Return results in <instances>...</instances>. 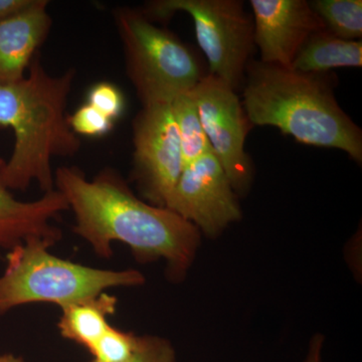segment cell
Segmentation results:
<instances>
[{
  "mask_svg": "<svg viewBox=\"0 0 362 362\" xmlns=\"http://www.w3.org/2000/svg\"><path fill=\"white\" fill-rule=\"evenodd\" d=\"M88 104L112 121L120 118L125 110L123 93L116 85L109 82L97 83L90 87L88 92Z\"/></svg>",
  "mask_w": 362,
  "mask_h": 362,
  "instance_id": "obj_19",
  "label": "cell"
},
{
  "mask_svg": "<svg viewBox=\"0 0 362 362\" xmlns=\"http://www.w3.org/2000/svg\"><path fill=\"white\" fill-rule=\"evenodd\" d=\"M33 1L35 0H0V21L23 13Z\"/></svg>",
  "mask_w": 362,
  "mask_h": 362,
  "instance_id": "obj_21",
  "label": "cell"
},
{
  "mask_svg": "<svg viewBox=\"0 0 362 362\" xmlns=\"http://www.w3.org/2000/svg\"><path fill=\"white\" fill-rule=\"evenodd\" d=\"M332 73L251 61L243 106L252 126H273L297 141L346 152L362 162V132L338 104Z\"/></svg>",
  "mask_w": 362,
  "mask_h": 362,
  "instance_id": "obj_3",
  "label": "cell"
},
{
  "mask_svg": "<svg viewBox=\"0 0 362 362\" xmlns=\"http://www.w3.org/2000/svg\"><path fill=\"white\" fill-rule=\"evenodd\" d=\"M133 180L152 206L165 207L183 168L170 104L143 106L133 121Z\"/></svg>",
  "mask_w": 362,
  "mask_h": 362,
  "instance_id": "obj_8",
  "label": "cell"
},
{
  "mask_svg": "<svg viewBox=\"0 0 362 362\" xmlns=\"http://www.w3.org/2000/svg\"><path fill=\"white\" fill-rule=\"evenodd\" d=\"M255 45L262 63L291 66L298 52L322 20L306 0H251Z\"/></svg>",
  "mask_w": 362,
  "mask_h": 362,
  "instance_id": "obj_10",
  "label": "cell"
},
{
  "mask_svg": "<svg viewBox=\"0 0 362 362\" xmlns=\"http://www.w3.org/2000/svg\"><path fill=\"white\" fill-rule=\"evenodd\" d=\"M75 75L74 69L49 75L35 56L23 80L0 86V126L14 134L13 153L0 160V180L9 190L25 192L33 181L44 194L56 189L52 158L80 150L66 113Z\"/></svg>",
  "mask_w": 362,
  "mask_h": 362,
  "instance_id": "obj_2",
  "label": "cell"
},
{
  "mask_svg": "<svg viewBox=\"0 0 362 362\" xmlns=\"http://www.w3.org/2000/svg\"><path fill=\"white\" fill-rule=\"evenodd\" d=\"M117 305V298L104 292L63 307L58 323L59 333L89 351L110 327L108 319L116 313Z\"/></svg>",
  "mask_w": 362,
  "mask_h": 362,
  "instance_id": "obj_13",
  "label": "cell"
},
{
  "mask_svg": "<svg viewBox=\"0 0 362 362\" xmlns=\"http://www.w3.org/2000/svg\"><path fill=\"white\" fill-rule=\"evenodd\" d=\"M54 188L75 214L74 233L100 258H111L112 244L119 242L143 263L163 259L173 278L192 265L201 243L199 228L168 207L136 197L114 169L89 180L81 169L62 166L54 173Z\"/></svg>",
  "mask_w": 362,
  "mask_h": 362,
  "instance_id": "obj_1",
  "label": "cell"
},
{
  "mask_svg": "<svg viewBox=\"0 0 362 362\" xmlns=\"http://www.w3.org/2000/svg\"><path fill=\"white\" fill-rule=\"evenodd\" d=\"M68 209V202L59 190L45 192L35 201L21 202L0 180V251H11L30 239L54 246L61 240L62 232L52 221Z\"/></svg>",
  "mask_w": 362,
  "mask_h": 362,
  "instance_id": "obj_11",
  "label": "cell"
},
{
  "mask_svg": "<svg viewBox=\"0 0 362 362\" xmlns=\"http://www.w3.org/2000/svg\"><path fill=\"white\" fill-rule=\"evenodd\" d=\"M114 14L126 71L142 106L171 104L204 77L194 52L142 11L120 7Z\"/></svg>",
  "mask_w": 362,
  "mask_h": 362,
  "instance_id": "obj_5",
  "label": "cell"
},
{
  "mask_svg": "<svg viewBox=\"0 0 362 362\" xmlns=\"http://www.w3.org/2000/svg\"><path fill=\"white\" fill-rule=\"evenodd\" d=\"M361 40H345L327 28L312 35L298 52L291 68L303 73H330L337 68H361Z\"/></svg>",
  "mask_w": 362,
  "mask_h": 362,
  "instance_id": "obj_14",
  "label": "cell"
},
{
  "mask_svg": "<svg viewBox=\"0 0 362 362\" xmlns=\"http://www.w3.org/2000/svg\"><path fill=\"white\" fill-rule=\"evenodd\" d=\"M0 362H25L21 357L11 354H0Z\"/></svg>",
  "mask_w": 362,
  "mask_h": 362,
  "instance_id": "obj_23",
  "label": "cell"
},
{
  "mask_svg": "<svg viewBox=\"0 0 362 362\" xmlns=\"http://www.w3.org/2000/svg\"><path fill=\"white\" fill-rule=\"evenodd\" d=\"M170 106L180 136L183 165L185 168L202 156L213 152V150L190 92L176 97Z\"/></svg>",
  "mask_w": 362,
  "mask_h": 362,
  "instance_id": "obj_15",
  "label": "cell"
},
{
  "mask_svg": "<svg viewBox=\"0 0 362 362\" xmlns=\"http://www.w3.org/2000/svg\"><path fill=\"white\" fill-rule=\"evenodd\" d=\"M123 362H176L175 350L165 338L143 335L137 337L134 350Z\"/></svg>",
  "mask_w": 362,
  "mask_h": 362,
  "instance_id": "obj_20",
  "label": "cell"
},
{
  "mask_svg": "<svg viewBox=\"0 0 362 362\" xmlns=\"http://www.w3.org/2000/svg\"><path fill=\"white\" fill-rule=\"evenodd\" d=\"M309 2L331 33L345 40H361V0H314Z\"/></svg>",
  "mask_w": 362,
  "mask_h": 362,
  "instance_id": "obj_16",
  "label": "cell"
},
{
  "mask_svg": "<svg viewBox=\"0 0 362 362\" xmlns=\"http://www.w3.org/2000/svg\"><path fill=\"white\" fill-rule=\"evenodd\" d=\"M322 346L323 337L321 335L314 337L309 345L308 354H307L304 362H322V357H321Z\"/></svg>",
  "mask_w": 362,
  "mask_h": 362,
  "instance_id": "obj_22",
  "label": "cell"
},
{
  "mask_svg": "<svg viewBox=\"0 0 362 362\" xmlns=\"http://www.w3.org/2000/svg\"><path fill=\"white\" fill-rule=\"evenodd\" d=\"M137 335L110 326L89 350L96 362H123L132 354Z\"/></svg>",
  "mask_w": 362,
  "mask_h": 362,
  "instance_id": "obj_17",
  "label": "cell"
},
{
  "mask_svg": "<svg viewBox=\"0 0 362 362\" xmlns=\"http://www.w3.org/2000/svg\"><path fill=\"white\" fill-rule=\"evenodd\" d=\"M68 123L76 135L101 137L113 129L114 121L86 103L78 107L75 113L68 115Z\"/></svg>",
  "mask_w": 362,
  "mask_h": 362,
  "instance_id": "obj_18",
  "label": "cell"
},
{
  "mask_svg": "<svg viewBox=\"0 0 362 362\" xmlns=\"http://www.w3.org/2000/svg\"><path fill=\"white\" fill-rule=\"evenodd\" d=\"M52 245L30 239L7 255L0 276V316L23 305L68 306L113 288L137 287L145 277L135 269L106 270L74 263L49 252Z\"/></svg>",
  "mask_w": 362,
  "mask_h": 362,
  "instance_id": "obj_4",
  "label": "cell"
},
{
  "mask_svg": "<svg viewBox=\"0 0 362 362\" xmlns=\"http://www.w3.org/2000/svg\"><path fill=\"white\" fill-rule=\"evenodd\" d=\"M190 94L214 156L223 166L235 194H245L254 175L251 157L245 149L252 125L237 92L209 74Z\"/></svg>",
  "mask_w": 362,
  "mask_h": 362,
  "instance_id": "obj_7",
  "label": "cell"
},
{
  "mask_svg": "<svg viewBox=\"0 0 362 362\" xmlns=\"http://www.w3.org/2000/svg\"><path fill=\"white\" fill-rule=\"evenodd\" d=\"M143 13L152 21L187 13L194 21L197 42L209 62V74L235 92L242 89L254 52V20L240 0H156Z\"/></svg>",
  "mask_w": 362,
  "mask_h": 362,
  "instance_id": "obj_6",
  "label": "cell"
},
{
  "mask_svg": "<svg viewBox=\"0 0 362 362\" xmlns=\"http://www.w3.org/2000/svg\"><path fill=\"white\" fill-rule=\"evenodd\" d=\"M49 1L35 0L13 18L0 21V86L23 80L51 32Z\"/></svg>",
  "mask_w": 362,
  "mask_h": 362,
  "instance_id": "obj_12",
  "label": "cell"
},
{
  "mask_svg": "<svg viewBox=\"0 0 362 362\" xmlns=\"http://www.w3.org/2000/svg\"><path fill=\"white\" fill-rule=\"evenodd\" d=\"M165 207L209 235L242 216L237 194L213 152L183 168Z\"/></svg>",
  "mask_w": 362,
  "mask_h": 362,
  "instance_id": "obj_9",
  "label": "cell"
}]
</instances>
